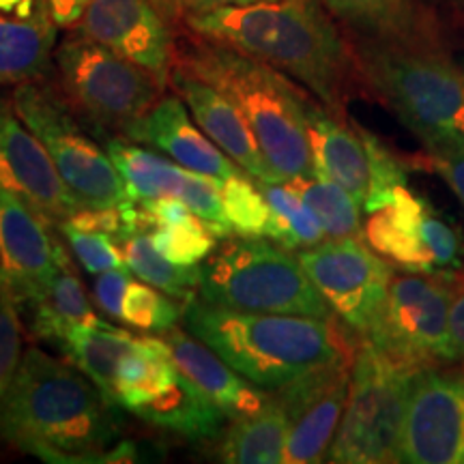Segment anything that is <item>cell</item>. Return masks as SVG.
<instances>
[{"mask_svg":"<svg viewBox=\"0 0 464 464\" xmlns=\"http://www.w3.org/2000/svg\"><path fill=\"white\" fill-rule=\"evenodd\" d=\"M114 404L72 362L42 348L24 351L0 396V439L22 454L54 464L133 462L138 450L121 440Z\"/></svg>","mask_w":464,"mask_h":464,"instance_id":"6da1fadb","label":"cell"},{"mask_svg":"<svg viewBox=\"0 0 464 464\" xmlns=\"http://www.w3.org/2000/svg\"><path fill=\"white\" fill-rule=\"evenodd\" d=\"M181 24L288 75L338 116L346 112L353 86L362 82L353 44L318 0H265L189 14Z\"/></svg>","mask_w":464,"mask_h":464,"instance_id":"7a4b0ae2","label":"cell"},{"mask_svg":"<svg viewBox=\"0 0 464 464\" xmlns=\"http://www.w3.org/2000/svg\"><path fill=\"white\" fill-rule=\"evenodd\" d=\"M183 323L230 368L266 392L355 357L335 318L241 312L191 297L185 301Z\"/></svg>","mask_w":464,"mask_h":464,"instance_id":"3957f363","label":"cell"},{"mask_svg":"<svg viewBox=\"0 0 464 464\" xmlns=\"http://www.w3.org/2000/svg\"><path fill=\"white\" fill-rule=\"evenodd\" d=\"M174 67L207 80L239 106L282 183L316 172L307 136V110L314 100L304 86L246 52L191 33L177 39Z\"/></svg>","mask_w":464,"mask_h":464,"instance_id":"277c9868","label":"cell"},{"mask_svg":"<svg viewBox=\"0 0 464 464\" xmlns=\"http://www.w3.org/2000/svg\"><path fill=\"white\" fill-rule=\"evenodd\" d=\"M362 84L428 150L464 149V69L439 45L355 37Z\"/></svg>","mask_w":464,"mask_h":464,"instance_id":"5b68a950","label":"cell"},{"mask_svg":"<svg viewBox=\"0 0 464 464\" xmlns=\"http://www.w3.org/2000/svg\"><path fill=\"white\" fill-rule=\"evenodd\" d=\"M196 297L241 312L335 318L297 254L271 239L226 241L200 265Z\"/></svg>","mask_w":464,"mask_h":464,"instance_id":"8992f818","label":"cell"},{"mask_svg":"<svg viewBox=\"0 0 464 464\" xmlns=\"http://www.w3.org/2000/svg\"><path fill=\"white\" fill-rule=\"evenodd\" d=\"M420 368L398 362L370 340H359L351 387L327 462H400L404 417Z\"/></svg>","mask_w":464,"mask_h":464,"instance_id":"52a82bcc","label":"cell"},{"mask_svg":"<svg viewBox=\"0 0 464 464\" xmlns=\"http://www.w3.org/2000/svg\"><path fill=\"white\" fill-rule=\"evenodd\" d=\"M54 67L69 106L89 116L92 123L121 131L147 114L166 89L149 69L75 28L58 42Z\"/></svg>","mask_w":464,"mask_h":464,"instance_id":"ba28073f","label":"cell"},{"mask_svg":"<svg viewBox=\"0 0 464 464\" xmlns=\"http://www.w3.org/2000/svg\"><path fill=\"white\" fill-rule=\"evenodd\" d=\"M17 116L42 140L58 174L82 207H114L131 200L106 147L75 121L63 92L44 80L17 84L11 95Z\"/></svg>","mask_w":464,"mask_h":464,"instance_id":"9c48e42d","label":"cell"},{"mask_svg":"<svg viewBox=\"0 0 464 464\" xmlns=\"http://www.w3.org/2000/svg\"><path fill=\"white\" fill-rule=\"evenodd\" d=\"M454 282V276L393 274L379 323L363 340L420 370L458 362L451 340Z\"/></svg>","mask_w":464,"mask_h":464,"instance_id":"30bf717a","label":"cell"},{"mask_svg":"<svg viewBox=\"0 0 464 464\" xmlns=\"http://www.w3.org/2000/svg\"><path fill=\"white\" fill-rule=\"evenodd\" d=\"M307 277L327 301L335 318L359 340L379 323L390 293L393 265L362 237L321 241L297 254Z\"/></svg>","mask_w":464,"mask_h":464,"instance_id":"8fae6325","label":"cell"},{"mask_svg":"<svg viewBox=\"0 0 464 464\" xmlns=\"http://www.w3.org/2000/svg\"><path fill=\"white\" fill-rule=\"evenodd\" d=\"M363 239L393 266L413 274L454 276L464 260L460 230L406 185L393 191L385 207L370 213Z\"/></svg>","mask_w":464,"mask_h":464,"instance_id":"7c38bea8","label":"cell"},{"mask_svg":"<svg viewBox=\"0 0 464 464\" xmlns=\"http://www.w3.org/2000/svg\"><path fill=\"white\" fill-rule=\"evenodd\" d=\"M400 462L464 464V372L420 370L406 406Z\"/></svg>","mask_w":464,"mask_h":464,"instance_id":"4fadbf2b","label":"cell"},{"mask_svg":"<svg viewBox=\"0 0 464 464\" xmlns=\"http://www.w3.org/2000/svg\"><path fill=\"white\" fill-rule=\"evenodd\" d=\"M351 362H340L312 370L274 392L288 421L284 462L314 464L327 460L342 413H344Z\"/></svg>","mask_w":464,"mask_h":464,"instance_id":"5bb4252c","label":"cell"},{"mask_svg":"<svg viewBox=\"0 0 464 464\" xmlns=\"http://www.w3.org/2000/svg\"><path fill=\"white\" fill-rule=\"evenodd\" d=\"M73 28L170 82L177 37L155 0H86Z\"/></svg>","mask_w":464,"mask_h":464,"instance_id":"9a60e30c","label":"cell"},{"mask_svg":"<svg viewBox=\"0 0 464 464\" xmlns=\"http://www.w3.org/2000/svg\"><path fill=\"white\" fill-rule=\"evenodd\" d=\"M130 191V198H177L191 208L196 218L211 226L218 237H230L219 181L194 172L177 161L161 158L155 150L138 147L130 138H108L103 144Z\"/></svg>","mask_w":464,"mask_h":464,"instance_id":"2e32d148","label":"cell"},{"mask_svg":"<svg viewBox=\"0 0 464 464\" xmlns=\"http://www.w3.org/2000/svg\"><path fill=\"white\" fill-rule=\"evenodd\" d=\"M0 189L34 208L48 222H65L80 208L54 161L14 108L0 97Z\"/></svg>","mask_w":464,"mask_h":464,"instance_id":"e0dca14e","label":"cell"},{"mask_svg":"<svg viewBox=\"0 0 464 464\" xmlns=\"http://www.w3.org/2000/svg\"><path fill=\"white\" fill-rule=\"evenodd\" d=\"M63 254L48 219L0 189V293L26 307L54 276Z\"/></svg>","mask_w":464,"mask_h":464,"instance_id":"ac0fdd59","label":"cell"},{"mask_svg":"<svg viewBox=\"0 0 464 464\" xmlns=\"http://www.w3.org/2000/svg\"><path fill=\"white\" fill-rule=\"evenodd\" d=\"M170 82L177 89L185 106L202 131L224 150L237 166L243 168L249 177L263 183H282L271 170L263 149L256 140L252 125L241 112L239 106L224 95L222 91L208 84L198 75L174 67Z\"/></svg>","mask_w":464,"mask_h":464,"instance_id":"d6986e66","label":"cell"},{"mask_svg":"<svg viewBox=\"0 0 464 464\" xmlns=\"http://www.w3.org/2000/svg\"><path fill=\"white\" fill-rule=\"evenodd\" d=\"M125 138L155 147L177 164L207 177L226 181L243 172L222 149L218 147L191 116L185 102L174 95H161L160 102L123 130Z\"/></svg>","mask_w":464,"mask_h":464,"instance_id":"ffe728a7","label":"cell"},{"mask_svg":"<svg viewBox=\"0 0 464 464\" xmlns=\"http://www.w3.org/2000/svg\"><path fill=\"white\" fill-rule=\"evenodd\" d=\"M58 31L50 0H0V86L44 80L54 65Z\"/></svg>","mask_w":464,"mask_h":464,"instance_id":"44dd1931","label":"cell"},{"mask_svg":"<svg viewBox=\"0 0 464 464\" xmlns=\"http://www.w3.org/2000/svg\"><path fill=\"white\" fill-rule=\"evenodd\" d=\"M158 335L166 342L177 368L224 411L228 421L258 413L269 402L271 392L249 382L196 335L177 327Z\"/></svg>","mask_w":464,"mask_h":464,"instance_id":"7402d4cb","label":"cell"},{"mask_svg":"<svg viewBox=\"0 0 464 464\" xmlns=\"http://www.w3.org/2000/svg\"><path fill=\"white\" fill-rule=\"evenodd\" d=\"M307 136L316 174L342 185L363 207L372 181L363 127L348 125L316 100L307 110Z\"/></svg>","mask_w":464,"mask_h":464,"instance_id":"603a6c76","label":"cell"},{"mask_svg":"<svg viewBox=\"0 0 464 464\" xmlns=\"http://www.w3.org/2000/svg\"><path fill=\"white\" fill-rule=\"evenodd\" d=\"M355 37L376 42L439 45L434 28L413 0H318Z\"/></svg>","mask_w":464,"mask_h":464,"instance_id":"cb8c5ba5","label":"cell"},{"mask_svg":"<svg viewBox=\"0 0 464 464\" xmlns=\"http://www.w3.org/2000/svg\"><path fill=\"white\" fill-rule=\"evenodd\" d=\"M150 426L189 440H213L226 430L228 417L181 370L170 385L130 411Z\"/></svg>","mask_w":464,"mask_h":464,"instance_id":"d4e9b609","label":"cell"},{"mask_svg":"<svg viewBox=\"0 0 464 464\" xmlns=\"http://www.w3.org/2000/svg\"><path fill=\"white\" fill-rule=\"evenodd\" d=\"M31 310V329L39 340L61 344L78 327H108L92 310L86 290L72 271L67 254L42 293L26 305Z\"/></svg>","mask_w":464,"mask_h":464,"instance_id":"484cf974","label":"cell"},{"mask_svg":"<svg viewBox=\"0 0 464 464\" xmlns=\"http://www.w3.org/2000/svg\"><path fill=\"white\" fill-rule=\"evenodd\" d=\"M288 421L280 400L271 392L258 413L235 420L219 434L218 458L226 464H282Z\"/></svg>","mask_w":464,"mask_h":464,"instance_id":"4316f807","label":"cell"},{"mask_svg":"<svg viewBox=\"0 0 464 464\" xmlns=\"http://www.w3.org/2000/svg\"><path fill=\"white\" fill-rule=\"evenodd\" d=\"M130 332L108 327H78L58 344L80 372L89 376L100 390L116 404V372L121 359L136 346Z\"/></svg>","mask_w":464,"mask_h":464,"instance_id":"83f0119b","label":"cell"},{"mask_svg":"<svg viewBox=\"0 0 464 464\" xmlns=\"http://www.w3.org/2000/svg\"><path fill=\"white\" fill-rule=\"evenodd\" d=\"M116 243H119L125 265L138 280L164 290L166 295L179 301L196 297L200 286V265L183 266L170 263L153 246L149 232H131Z\"/></svg>","mask_w":464,"mask_h":464,"instance_id":"f1b7e54d","label":"cell"},{"mask_svg":"<svg viewBox=\"0 0 464 464\" xmlns=\"http://www.w3.org/2000/svg\"><path fill=\"white\" fill-rule=\"evenodd\" d=\"M271 208L269 239L288 249H305L324 241L327 232L290 183L256 181Z\"/></svg>","mask_w":464,"mask_h":464,"instance_id":"f546056e","label":"cell"},{"mask_svg":"<svg viewBox=\"0 0 464 464\" xmlns=\"http://www.w3.org/2000/svg\"><path fill=\"white\" fill-rule=\"evenodd\" d=\"M286 183L293 185L305 205L314 211L327 237L332 239L363 237V207L342 185L329 181L327 177H321L316 172L310 177L290 179Z\"/></svg>","mask_w":464,"mask_h":464,"instance_id":"4dcf8cb0","label":"cell"},{"mask_svg":"<svg viewBox=\"0 0 464 464\" xmlns=\"http://www.w3.org/2000/svg\"><path fill=\"white\" fill-rule=\"evenodd\" d=\"M222 205L232 235L243 239H269L271 208L265 200L256 179L243 170L219 181Z\"/></svg>","mask_w":464,"mask_h":464,"instance_id":"1f68e13d","label":"cell"},{"mask_svg":"<svg viewBox=\"0 0 464 464\" xmlns=\"http://www.w3.org/2000/svg\"><path fill=\"white\" fill-rule=\"evenodd\" d=\"M179 299L166 295L164 290L150 286L147 282L131 280L123 299V318L127 324L140 329V332L164 334L168 329L177 327L183 318V305Z\"/></svg>","mask_w":464,"mask_h":464,"instance_id":"d6a6232c","label":"cell"},{"mask_svg":"<svg viewBox=\"0 0 464 464\" xmlns=\"http://www.w3.org/2000/svg\"><path fill=\"white\" fill-rule=\"evenodd\" d=\"M218 239L219 237L213 232L211 226L196 216L188 222L161 226V228L150 232V241L161 256L183 266L205 263L216 252Z\"/></svg>","mask_w":464,"mask_h":464,"instance_id":"836d02e7","label":"cell"},{"mask_svg":"<svg viewBox=\"0 0 464 464\" xmlns=\"http://www.w3.org/2000/svg\"><path fill=\"white\" fill-rule=\"evenodd\" d=\"M365 144L370 153V168H372V181H370V194L363 202V213H374L392 200L393 191L406 185V170L390 147L382 144L381 138L363 130Z\"/></svg>","mask_w":464,"mask_h":464,"instance_id":"e575fe53","label":"cell"},{"mask_svg":"<svg viewBox=\"0 0 464 464\" xmlns=\"http://www.w3.org/2000/svg\"><path fill=\"white\" fill-rule=\"evenodd\" d=\"M65 239L72 246L73 254L78 256L80 263L89 274L97 276L103 274L108 269H116V266H123V254H121V247L116 246V241L110 235H103V232H89L80 230L75 226L61 222L58 224Z\"/></svg>","mask_w":464,"mask_h":464,"instance_id":"d590c367","label":"cell"},{"mask_svg":"<svg viewBox=\"0 0 464 464\" xmlns=\"http://www.w3.org/2000/svg\"><path fill=\"white\" fill-rule=\"evenodd\" d=\"M24 351H22L20 307L7 295L0 293V396L14 381Z\"/></svg>","mask_w":464,"mask_h":464,"instance_id":"8d00e7d4","label":"cell"},{"mask_svg":"<svg viewBox=\"0 0 464 464\" xmlns=\"http://www.w3.org/2000/svg\"><path fill=\"white\" fill-rule=\"evenodd\" d=\"M131 280V269L127 265L95 276V284H92L95 301L110 318H116V321L123 318V299Z\"/></svg>","mask_w":464,"mask_h":464,"instance_id":"74e56055","label":"cell"},{"mask_svg":"<svg viewBox=\"0 0 464 464\" xmlns=\"http://www.w3.org/2000/svg\"><path fill=\"white\" fill-rule=\"evenodd\" d=\"M428 164L450 185L464 207V149L460 150H428Z\"/></svg>","mask_w":464,"mask_h":464,"instance_id":"f35d334b","label":"cell"},{"mask_svg":"<svg viewBox=\"0 0 464 464\" xmlns=\"http://www.w3.org/2000/svg\"><path fill=\"white\" fill-rule=\"evenodd\" d=\"M168 20L181 22L189 14H207L226 7H246V5L265 3V0H155Z\"/></svg>","mask_w":464,"mask_h":464,"instance_id":"ab89813d","label":"cell"},{"mask_svg":"<svg viewBox=\"0 0 464 464\" xmlns=\"http://www.w3.org/2000/svg\"><path fill=\"white\" fill-rule=\"evenodd\" d=\"M52 11H54V17L61 28H72L78 24L80 15H82L86 0H50Z\"/></svg>","mask_w":464,"mask_h":464,"instance_id":"60d3db41","label":"cell"},{"mask_svg":"<svg viewBox=\"0 0 464 464\" xmlns=\"http://www.w3.org/2000/svg\"><path fill=\"white\" fill-rule=\"evenodd\" d=\"M451 340H454L456 359L464 362V290L456 295L451 305Z\"/></svg>","mask_w":464,"mask_h":464,"instance_id":"b9f144b4","label":"cell"}]
</instances>
